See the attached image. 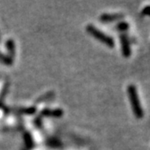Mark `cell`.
Instances as JSON below:
<instances>
[{"label": "cell", "instance_id": "obj_6", "mask_svg": "<svg viewBox=\"0 0 150 150\" xmlns=\"http://www.w3.org/2000/svg\"><path fill=\"white\" fill-rule=\"evenodd\" d=\"M142 15L150 16V6H146L142 10Z\"/></svg>", "mask_w": 150, "mask_h": 150}, {"label": "cell", "instance_id": "obj_2", "mask_svg": "<svg viewBox=\"0 0 150 150\" xmlns=\"http://www.w3.org/2000/svg\"><path fill=\"white\" fill-rule=\"evenodd\" d=\"M87 30L90 34H91L95 38H97L99 41H100L103 44H105L107 46H109L110 48H113L115 45V42L113 40V38H111L110 36L107 35L106 34L100 32L99 29H97L96 27H94L93 25H88L87 26Z\"/></svg>", "mask_w": 150, "mask_h": 150}, {"label": "cell", "instance_id": "obj_3", "mask_svg": "<svg viewBox=\"0 0 150 150\" xmlns=\"http://www.w3.org/2000/svg\"><path fill=\"white\" fill-rule=\"evenodd\" d=\"M120 44H121V50H122V54L125 57H129L131 54V50L129 42L127 40V37L125 35H120Z\"/></svg>", "mask_w": 150, "mask_h": 150}, {"label": "cell", "instance_id": "obj_5", "mask_svg": "<svg viewBox=\"0 0 150 150\" xmlns=\"http://www.w3.org/2000/svg\"><path fill=\"white\" fill-rule=\"evenodd\" d=\"M128 27H129V25H128L127 22H120L117 25V30H120V31H126L128 29Z\"/></svg>", "mask_w": 150, "mask_h": 150}, {"label": "cell", "instance_id": "obj_1", "mask_svg": "<svg viewBox=\"0 0 150 150\" xmlns=\"http://www.w3.org/2000/svg\"><path fill=\"white\" fill-rule=\"evenodd\" d=\"M127 95H128V99H129V102H130L134 115L136 116L137 119H142L144 116V111L142 109V106L140 104V100H139V98H138L137 89L134 85L130 84L129 86L127 87Z\"/></svg>", "mask_w": 150, "mask_h": 150}, {"label": "cell", "instance_id": "obj_4", "mask_svg": "<svg viewBox=\"0 0 150 150\" xmlns=\"http://www.w3.org/2000/svg\"><path fill=\"white\" fill-rule=\"evenodd\" d=\"M123 15L122 14H104L100 16V20L105 21V22H111V21H115V20H119L123 18Z\"/></svg>", "mask_w": 150, "mask_h": 150}]
</instances>
